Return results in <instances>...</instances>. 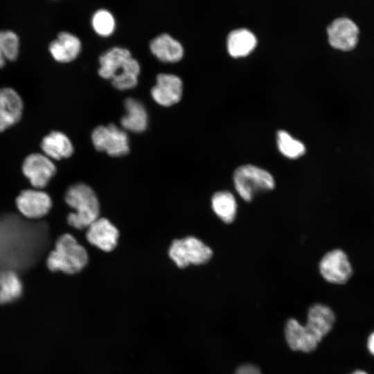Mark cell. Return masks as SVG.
I'll return each instance as SVG.
<instances>
[{
  "mask_svg": "<svg viewBox=\"0 0 374 374\" xmlns=\"http://www.w3.org/2000/svg\"><path fill=\"white\" fill-rule=\"evenodd\" d=\"M335 319L332 310L321 303H315L309 308L305 326L295 319H290L285 329L290 348L305 353L313 351L332 329Z\"/></svg>",
  "mask_w": 374,
  "mask_h": 374,
  "instance_id": "6da1fadb",
  "label": "cell"
},
{
  "mask_svg": "<svg viewBox=\"0 0 374 374\" xmlns=\"http://www.w3.org/2000/svg\"><path fill=\"white\" fill-rule=\"evenodd\" d=\"M99 62V75L112 80L117 89H130L137 84L140 65L127 48L113 47L100 55Z\"/></svg>",
  "mask_w": 374,
  "mask_h": 374,
  "instance_id": "7a4b0ae2",
  "label": "cell"
},
{
  "mask_svg": "<svg viewBox=\"0 0 374 374\" xmlns=\"http://www.w3.org/2000/svg\"><path fill=\"white\" fill-rule=\"evenodd\" d=\"M88 262L89 255L86 249L69 233H64L56 239L53 249L45 260L50 271H61L68 275L80 272Z\"/></svg>",
  "mask_w": 374,
  "mask_h": 374,
  "instance_id": "3957f363",
  "label": "cell"
},
{
  "mask_svg": "<svg viewBox=\"0 0 374 374\" xmlns=\"http://www.w3.org/2000/svg\"><path fill=\"white\" fill-rule=\"evenodd\" d=\"M64 199L74 211L66 217L70 226L78 230L87 229L99 217L100 202L95 191L89 185L82 182L71 185L65 191Z\"/></svg>",
  "mask_w": 374,
  "mask_h": 374,
  "instance_id": "277c9868",
  "label": "cell"
},
{
  "mask_svg": "<svg viewBox=\"0 0 374 374\" xmlns=\"http://www.w3.org/2000/svg\"><path fill=\"white\" fill-rule=\"evenodd\" d=\"M233 180L236 192L246 202H251L256 194L271 190L275 187V181L270 172L251 164L236 168Z\"/></svg>",
  "mask_w": 374,
  "mask_h": 374,
  "instance_id": "5b68a950",
  "label": "cell"
},
{
  "mask_svg": "<svg viewBox=\"0 0 374 374\" xmlns=\"http://www.w3.org/2000/svg\"><path fill=\"white\" fill-rule=\"evenodd\" d=\"M168 254L178 267L185 268L190 265L206 264L211 259L213 252L199 238L187 236L173 240Z\"/></svg>",
  "mask_w": 374,
  "mask_h": 374,
  "instance_id": "8992f818",
  "label": "cell"
},
{
  "mask_svg": "<svg viewBox=\"0 0 374 374\" xmlns=\"http://www.w3.org/2000/svg\"><path fill=\"white\" fill-rule=\"evenodd\" d=\"M21 170L30 187L41 190L48 186L57 172L54 161L42 152L28 154L22 161Z\"/></svg>",
  "mask_w": 374,
  "mask_h": 374,
  "instance_id": "52a82bcc",
  "label": "cell"
},
{
  "mask_svg": "<svg viewBox=\"0 0 374 374\" xmlns=\"http://www.w3.org/2000/svg\"><path fill=\"white\" fill-rule=\"evenodd\" d=\"M18 212L26 219L39 220L47 215L53 202L44 190L28 188L21 190L15 199Z\"/></svg>",
  "mask_w": 374,
  "mask_h": 374,
  "instance_id": "ba28073f",
  "label": "cell"
},
{
  "mask_svg": "<svg viewBox=\"0 0 374 374\" xmlns=\"http://www.w3.org/2000/svg\"><path fill=\"white\" fill-rule=\"evenodd\" d=\"M91 141L98 151L112 157H120L129 152V139L126 132L114 124L98 126L91 134Z\"/></svg>",
  "mask_w": 374,
  "mask_h": 374,
  "instance_id": "9c48e42d",
  "label": "cell"
},
{
  "mask_svg": "<svg viewBox=\"0 0 374 374\" xmlns=\"http://www.w3.org/2000/svg\"><path fill=\"white\" fill-rule=\"evenodd\" d=\"M319 269L325 280L337 285L346 283L353 273L348 256L339 249L327 252L319 262Z\"/></svg>",
  "mask_w": 374,
  "mask_h": 374,
  "instance_id": "30bf717a",
  "label": "cell"
},
{
  "mask_svg": "<svg viewBox=\"0 0 374 374\" xmlns=\"http://www.w3.org/2000/svg\"><path fill=\"white\" fill-rule=\"evenodd\" d=\"M328 39L330 46L342 51L353 50L359 41V29L356 24L347 17L333 20L327 28Z\"/></svg>",
  "mask_w": 374,
  "mask_h": 374,
  "instance_id": "8fae6325",
  "label": "cell"
},
{
  "mask_svg": "<svg viewBox=\"0 0 374 374\" xmlns=\"http://www.w3.org/2000/svg\"><path fill=\"white\" fill-rule=\"evenodd\" d=\"M24 101L13 88H0V133L17 124L24 112Z\"/></svg>",
  "mask_w": 374,
  "mask_h": 374,
  "instance_id": "7c38bea8",
  "label": "cell"
},
{
  "mask_svg": "<svg viewBox=\"0 0 374 374\" xmlns=\"http://www.w3.org/2000/svg\"><path fill=\"white\" fill-rule=\"evenodd\" d=\"M118 238V229L105 217H99L87 228L88 242L105 252L116 248Z\"/></svg>",
  "mask_w": 374,
  "mask_h": 374,
  "instance_id": "4fadbf2b",
  "label": "cell"
},
{
  "mask_svg": "<svg viewBox=\"0 0 374 374\" xmlns=\"http://www.w3.org/2000/svg\"><path fill=\"white\" fill-rule=\"evenodd\" d=\"M182 91L180 78L174 74L160 73L157 76L156 84L151 89V95L159 105L169 107L181 100Z\"/></svg>",
  "mask_w": 374,
  "mask_h": 374,
  "instance_id": "5bb4252c",
  "label": "cell"
},
{
  "mask_svg": "<svg viewBox=\"0 0 374 374\" xmlns=\"http://www.w3.org/2000/svg\"><path fill=\"white\" fill-rule=\"evenodd\" d=\"M82 44L75 35L62 31L58 33L48 46L49 53L54 60L60 63L73 61L80 54Z\"/></svg>",
  "mask_w": 374,
  "mask_h": 374,
  "instance_id": "9a60e30c",
  "label": "cell"
},
{
  "mask_svg": "<svg viewBox=\"0 0 374 374\" xmlns=\"http://www.w3.org/2000/svg\"><path fill=\"white\" fill-rule=\"evenodd\" d=\"M42 152L53 161L70 157L73 153V145L66 134L62 132L51 131L41 140Z\"/></svg>",
  "mask_w": 374,
  "mask_h": 374,
  "instance_id": "2e32d148",
  "label": "cell"
},
{
  "mask_svg": "<svg viewBox=\"0 0 374 374\" xmlns=\"http://www.w3.org/2000/svg\"><path fill=\"white\" fill-rule=\"evenodd\" d=\"M150 49L163 62L175 63L184 55V48L181 43L167 33L154 37L150 42Z\"/></svg>",
  "mask_w": 374,
  "mask_h": 374,
  "instance_id": "e0dca14e",
  "label": "cell"
},
{
  "mask_svg": "<svg viewBox=\"0 0 374 374\" xmlns=\"http://www.w3.org/2000/svg\"><path fill=\"white\" fill-rule=\"evenodd\" d=\"M257 45L256 35L247 28L232 30L227 37L226 47L233 57H242L249 55Z\"/></svg>",
  "mask_w": 374,
  "mask_h": 374,
  "instance_id": "ac0fdd59",
  "label": "cell"
},
{
  "mask_svg": "<svg viewBox=\"0 0 374 374\" xmlns=\"http://www.w3.org/2000/svg\"><path fill=\"white\" fill-rule=\"evenodd\" d=\"M126 115L121 120L122 127L128 131L140 133L148 126V114L143 105L139 100L128 98L125 100Z\"/></svg>",
  "mask_w": 374,
  "mask_h": 374,
  "instance_id": "d6986e66",
  "label": "cell"
},
{
  "mask_svg": "<svg viewBox=\"0 0 374 374\" xmlns=\"http://www.w3.org/2000/svg\"><path fill=\"white\" fill-rule=\"evenodd\" d=\"M24 290L19 274L11 269L0 271V304H7L19 299Z\"/></svg>",
  "mask_w": 374,
  "mask_h": 374,
  "instance_id": "ffe728a7",
  "label": "cell"
},
{
  "mask_svg": "<svg viewBox=\"0 0 374 374\" xmlns=\"http://www.w3.org/2000/svg\"><path fill=\"white\" fill-rule=\"evenodd\" d=\"M211 208L215 214L224 223H232L238 212L236 199L230 191L220 190L211 197Z\"/></svg>",
  "mask_w": 374,
  "mask_h": 374,
  "instance_id": "44dd1931",
  "label": "cell"
},
{
  "mask_svg": "<svg viewBox=\"0 0 374 374\" xmlns=\"http://www.w3.org/2000/svg\"><path fill=\"white\" fill-rule=\"evenodd\" d=\"M277 145L280 153L289 159H297L305 152L304 144L285 130L278 132Z\"/></svg>",
  "mask_w": 374,
  "mask_h": 374,
  "instance_id": "7402d4cb",
  "label": "cell"
},
{
  "mask_svg": "<svg viewBox=\"0 0 374 374\" xmlns=\"http://www.w3.org/2000/svg\"><path fill=\"white\" fill-rule=\"evenodd\" d=\"M91 26L100 36L109 37L115 30L116 21L113 15L106 9H99L91 17Z\"/></svg>",
  "mask_w": 374,
  "mask_h": 374,
  "instance_id": "603a6c76",
  "label": "cell"
},
{
  "mask_svg": "<svg viewBox=\"0 0 374 374\" xmlns=\"http://www.w3.org/2000/svg\"><path fill=\"white\" fill-rule=\"evenodd\" d=\"M0 48L7 62L15 61L19 54L20 42L16 33L10 30H0Z\"/></svg>",
  "mask_w": 374,
  "mask_h": 374,
  "instance_id": "cb8c5ba5",
  "label": "cell"
},
{
  "mask_svg": "<svg viewBox=\"0 0 374 374\" xmlns=\"http://www.w3.org/2000/svg\"><path fill=\"white\" fill-rule=\"evenodd\" d=\"M235 374H261V373L256 366L251 364H244L240 366Z\"/></svg>",
  "mask_w": 374,
  "mask_h": 374,
  "instance_id": "d4e9b609",
  "label": "cell"
},
{
  "mask_svg": "<svg viewBox=\"0 0 374 374\" xmlns=\"http://www.w3.org/2000/svg\"><path fill=\"white\" fill-rule=\"evenodd\" d=\"M366 347L369 353L374 357V331L367 338Z\"/></svg>",
  "mask_w": 374,
  "mask_h": 374,
  "instance_id": "484cf974",
  "label": "cell"
},
{
  "mask_svg": "<svg viewBox=\"0 0 374 374\" xmlns=\"http://www.w3.org/2000/svg\"><path fill=\"white\" fill-rule=\"evenodd\" d=\"M7 60H6L1 48H0V69H2L5 66Z\"/></svg>",
  "mask_w": 374,
  "mask_h": 374,
  "instance_id": "4316f807",
  "label": "cell"
},
{
  "mask_svg": "<svg viewBox=\"0 0 374 374\" xmlns=\"http://www.w3.org/2000/svg\"><path fill=\"white\" fill-rule=\"evenodd\" d=\"M349 374H368V373L364 370L358 369V370H355L353 371L352 373Z\"/></svg>",
  "mask_w": 374,
  "mask_h": 374,
  "instance_id": "83f0119b",
  "label": "cell"
}]
</instances>
